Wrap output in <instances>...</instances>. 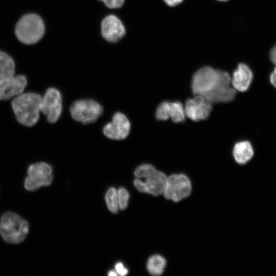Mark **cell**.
Listing matches in <instances>:
<instances>
[{
	"label": "cell",
	"instance_id": "1",
	"mask_svg": "<svg viewBox=\"0 0 276 276\" xmlns=\"http://www.w3.org/2000/svg\"><path fill=\"white\" fill-rule=\"evenodd\" d=\"M191 88L194 95L202 96L212 104L230 102L236 95L229 74L208 66L195 72L192 77Z\"/></svg>",
	"mask_w": 276,
	"mask_h": 276
},
{
	"label": "cell",
	"instance_id": "2",
	"mask_svg": "<svg viewBox=\"0 0 276 276\" xmlns=\"http://www.w3.org/2000/svg\"><path fill=\"white\" fill-rule=\"evenodd\" d=\"M135 188L142 193L157 196L163 194L168 176L151 164L139 166L134 170Z\"/></svg>",
	"mask_w": 276,
	"mask_h": 276
},
{
	"label": "cell",
	"instance_id": "3",
	"mask_svg": "<svg viewBox=\"0 0 276 276\" xmlns=\"http://www.w3.org/2000/svg\"><path fill=\"white\" fill-rule=\"evenodd\" d=\"M41 98L37 93H22L13 99L12 107L19 123L31 127L38 122Z\"/></svg>",
	"mask_w": 276,
	"mask_h": 276
},
{
	"label": "cell",
	"instance_id": "4",
	"mask_svg": "<svg viewBox=\"0 0 276 276\" xmlns=\"http://www.w3.org/2000/svg\"><path fill=\"white\" fill-rule=\"evenodd\" d=\"M29 232L27 221L12 212L3 215L0 219V235L7 242L17 244L24 240Z\"/></svg>",
	"mask_w": 276,
	"mask_h": 276
},
{
	"label": "cell",
	"instance_id": "5",
	"mask_svg": "<svg viewBox=\"0 0 276 276\" xmlns=\"http://www.w3.org/2000/svg\"><path fill=\"white\" fill-rule=\"evenodd\" d=\"M44 33V25L41 17L35 14L22 16L15 27V34L21 42L30 44L37 42Z\"/></svg>",
	"mask_w": 276,
	"mask_h": 276
},
{
	"label": "cell",
	"instance_id": "6",
	"mask_svg": "<svg viewBox=\"0 0 276 276\" xmlns=\"http://www.w3.org/2000/svg\"><path fill=\"white\" fill-rule=\"evenodd\" d=\"M72 118L83 124L96 122L103 112L102 105L95 100L83 99L74 101L70 106Z\"/></svg>",
	"mask_w": 276,
	"mask_h": 276
},
{
	"label": "cell",
	"instance_id": "7",
	"mask_svg": "<svg viewBox=\"0 0 276 276\" xmlns=\"http://www.w3.org/2000/svg\"><path fill=\"white\" fill-rule=\"evenodd\" d=\"M192 190L191 180L186 175L173 174L167 177L163 195L166 199L177 202L188 197Z\"/></svg>",
	"mask_w": 276,
	"mask_h": 276
},
{
	"label": "cell",
	"instance_id": "8",
	"mask_svg": "<svg viewBox=\"0 0 276 276\" xmlns=\"http://www.w3.org/2000/svg\"><path fill=\"white\" fill-rule=\"evenodd\" d=\"M24 186L29 191H35L41 187L49 186L53 178L52 167L45 162L31 165L27 170Z\"/></svg>",
	"mask_w": 276,
	"mask_h": 276
},
{
	"label": "cell",
	"instance_id": "9",
	"mask_svg": "<svg viewBox=\"0 0 276 276\" xmlns=\"http://www.w3.org/2000/svg\"><path fill=\"white\" fill-rule=\"evenodd\" d=\"M40 109L49 123L58 120L62 111V98L58 89L50 87L47 89L41 98Z\"/></svg>",
	"mask_w": 276,
	"mask_h": 276
},
{
	"label": "cell",
	"instance_id": "10",
	"mask_svg": "<svg viewBox=\"0 0 276 276\" xmlns=\"http://www.w3.org/2000/svg\"><path fill=\"white\" fill-rule=\"evenodd\" d=\"M131 124L127 117L122 112H117L110 122L103 128V133L107 138L113 140H122L129 135Z\"/></svg>",
	"mask_w": 276,
	"mask_h": 276
},
{
	"label": "cell",
	"instance_id": "11",
	"mask_svg": "<svg viewBox=\"0 0 276 276\" xmlns=\"http://www.w3.org/2000/svg\"><path fill=\"white\" fill-rule=\"evenodd\" d=\"M186 116L195 122L204 120L212 110V103L203 96L196 95L188 99L184 107Z\"/></svg>",
	"mask_w": 276,
	"mask_h": 276
},
{
	"label": "cell",
	"instance_id": "12",
	"mask_svg": "<svg viewBox=\"0 0 276 276\" xmlns=\"http://www.w3.org/2000/svg\"><path fill=\"white\" fill-rule=\"evenodd\" d=\"M155 117L159 121L171 119L174 123L182 122L186 118L184 106L179 101H163L156 108Z\"/></svg>",
	"mask_w": 276,
	"mask_h": 276
},
{
	"label": "cell",
	"instance_id": "13",
	"mask_svg": "<svg viewBox=\"0 0 276 276\" xmlns=\"http://www.w3.org/2000/svg\"><path fill=\"white\" fill-rule=\"evenodd\" d=\"M27 84L24 75H18L0 80V100H8L22 93Z\"/></svg>",
	"mask_w": 276,
	"mask_h": 276
},
{
	"label": "cell",
	"instance_id": "14",
	"mask_svg": "<svg viewBox=\"0 0 276 276\" xmlns=\"http://www.w3.org/2000/svg\"><path fill=\"white\" fill-rule=\"evenodd\" d=\"M101 32L103 37L106 40L110 42H116L125 35V29L117 17L109 15L102 22Z\"/></svg>",
	"mask_w": 276,
	"mask_h": 276
},
{
	"label": "cell",
	"instance_id": "15",
	"mask_svg": "<svg viewBox=\"0 0 276 276\" xmlns=\"http://www.w3.org/2000/svg\"><path fill=\"white\" fill-rule=\"evenodd\" d=\"M252 79L253 73L250 68L246 64L241 63L233 73L231 83L236 90L244 92L248 89Z\"/></svg>",
	"mask_w": 276,
	"mask_h": 276
},
{
	"label": "cell",
	"instance_id": "16",
	"mask_svg": "<svg viewBox=\"0 0 276 276\" xmlns=\"http://www.w3.org/2000/svg\"><path fill=\"white\" fill-rule=\"evenodd\" d=\"M233 155L235 161L240 165H244L253 157L254 149L250 143L247 141L236 143L233 148Z\"/></svg>",
	"mask_w": 276,
	"mask_h": 276
},
{
	"label": "cell",
	"instance_id": "17",
	"mask_svg": "<svg viewBox=\"0 0 276 276\" xmlns=\"http://www.w3.org/2000/svg\"><path fill=\"white\" fill-rule=\"evenodd\" d=\"M167 264L165 258L160 255H153L150 256L147 261L146 267L148 272L152 275H162Z\"/></svg>",
	"mask_w": 276,
	"mask_h": 276
},
{
	"label": "cell",
	"instance_id": "18",
	"mask_svg": "<svg viewBox=\"0 0 276 276\" xmlns=\"http://www.w3.org/2000/svg\"><path fill=\"white\" fill-rule=\"evenodd\" d=\"M15 63L6 53L0 51V80L14 75Z\"/></svg>",
	"mask_w": 276,
	"mask_h": 276
},
{
	"label": "cell",
	"instance_id": "19",
	"mask_svg": "<svg viewBox=\"0 0 276 276\" xmlns=\"http://www.w3.org/2000/svg\"><path fill=\"white\" fill-rule=\"evenodd\" d=\"M105 201L108 210L113 213L118 212L119 209L117 190L113 187L110 188L105 194Z\"/></svg>",
	"mask_w": 276,
	"mask_h": 276
},
{
	"label": "cell",
	"instance_id": "20",
	"mask_svg": "<svg viewBox=\"0 0 276 276\" xmlns=\"http://www.w3.org/2000/svg\"><path fill=\"white\" fill-rule=\"evenodd\" d=\"M117 197L119 209L124 210L128 206L129 194L124 188L121 187L117 190Z\"/></svg>",
	"mask_w": 276,
	"mask_h": 276
},
{
	"label": "cell",
	"instance_id": "21",
	"mask_svg": "<svg viewBox=\"0 0 276 276\" xmlns=\"http://www.w3.org/2000/svg\"><path fill=\"white\" fill-rule=\"evenodd\" d=\"M102 1L106 6L110 8H118L121 7L124 0H100Z\"/></svg>",
	"mask_w": 276,
	"mask_h": 276
},
{
	"label": "cell",
	"instance_id": "22",
	"mask_svg": "<svg viewBox=\"0 0 276 276\" xmlns=\"http://www.w3.org/2000/svg\"><path fill=\"white\" fill-rule=\"evenodd\" d=\"M115 271L118 274L124 276L126 275L128 272V269L124 266V264L121 262H118L114 266Z\"/></svg>",
	"mask_w": 276,
	"mask_h": 276
},
{
	"label": "cell",
	"instance_id": "23",
	"mask_svg": "<svg viewBox=\"0 0 276 276\" xmlns=\"http://www.w3.org/2000/svg\"><path fill=\"white\" fill-rule=\"evenodd\" d=\"M269 56L272 62L276 65V44L271 49Z\"/></svg>",
	"mask_w": 276,
	"mask_h": 276
},
{
	"label": "cell",
	"instance_id": "24",
	"mask_svg": "<svg viewBox=\"0 0 276 276\" xmlns=\"http://www.w3.org/2000/svg\"><path fill=\"white\" fill-rule=\"evenodd\" d=\"M270 81L271 83L276 88V66L270 75Z\"/></svg>",
	"mask_w": 276,
	"mask_h": 276
},
{
	"label": "cell",
	"instance_id": "25",
	"mask_svg": "<svg viewBox=\"0 0 276 276\" xmlns=\"http://www.w3.org/2000/svg\"><path fill=\"white\" fill-rule=\"evenodd\" d=\"M165 2L170 6H175L180 3L182 2L183 0H164Z\"/></svg>",
	"mask_w": 276,
	"mask_h": 276
},
{
	"label": "cell",
	"instance_id": "26",
	"mask_svg": "<svg viewBox=\"0 0 276 276\" xmlns=\"http://www.w3.org/2000/svg\"><path fill=\"white\" fill-rule=\"evenodd\" d=\"M108 275L109 276H116L118 275L115 270H110L108 272Z\"/></svg>",
	"mask_w": 276,
	"mask_h": 276
},
{
	"label": "cell",
	"instance_id": "27",
	"mask_svg": "<svg viewBox=\"0 0 276 276\" xmlns=\"http://www.w3.org/2000/svg\"><path fill=\"white\" fill-rule=\"evenodd\" d=\"M218 1L224 2V1H227V0H218Z\"/></svg>",
	"mask_w": 276,
	"mask_h": 276
}]
</instances>
